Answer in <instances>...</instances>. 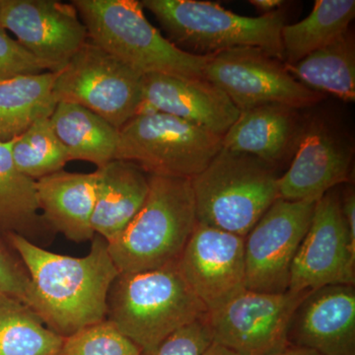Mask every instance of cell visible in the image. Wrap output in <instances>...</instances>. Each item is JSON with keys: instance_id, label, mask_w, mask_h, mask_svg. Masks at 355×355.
<instances>
[{"instance_id": "836d02e7", "label": "cell", "mask_w": 355, "mask_h": 355, "mask_svg": "<svg viewBox=\"0 0 355 355\" xmlns=\"http://www.w3.org/2000/svg\"><path fill=\"white\" fill-rule=\"evenodd\" d=\"M273 355H321L315 350L306 349V347H296V345H288L286 349L277 352Z\"/></svg>"}, {"instance_id": "83f0119b", "label": "cell", "mask_w": 355, "mask_h": 355, "mask_svg": "<svg viewBox=\"0 0 355 355\" xmlns=\"http://www.w3.org/2000/svg\"><path fill=\"white\" fill-rule=\"evenodd\" d=\"M58 355H141V349L105 319L65 338Z\"/></svg>"}, {"instance_id": "f546056e", "label": "cell", "mask_w": 355, "mask_h": 355, "mask_svg": "<svg viewBox=\"0 0 355 355\" xmlns=\"http://www.w3.org/2000/svg\"><path fill=\"white\" fill-rule=\"evenodd\" d=\"M44 72L46 67L0 27V83Z\"/></svg>"}, {"instance_id": "d6986e66", "label": "cell", "mask_w": 355, "mask_h": 355, "mask_svg": "<svg viewBox=\"0 0 355 355\" xmlns=\"http://www.w3.org/2000/svg\"><path fill=\"white\" fill-rule=\"evenodd\" d=\"M92 228L108 244L127 228L144 207L149 191V175L130 161L114 159L97 168Z\"/></svg>"}, {"instance_id": "d6a6232c", "label": "cell", "mask_w": 355, "mask_h": 355, "mask_svg": "<svg viewBox=\"0 0 355 355\" xmlns=\"http://www.w3.org/2000/svg\"><path fill=\"white\" fill-rule=\"evenodd\" d=\"M250 3L263 14L273 12L284 3L282 0H250Z\"/></svg>"}, {"instance_id": "8fae6325", "label": "cell", "mask_w": 355, "mask_h": 355, "mask_svg": "<svg viewBox=\"0 0 355 355\" xmlns=\"http://www.w3.org/2000/svg\"><path fill=\"white\" fill-rule=\"evenodd\" d=\"M314 202L277 198L245 237L246 289L288 291L291 266L310 227Z\"/></svg>"}, {"instance_id": "4fadbf2b", "label": "cell", "mask_w": 355, "mask_h": 355, "mask_svg": "<svg viewBox=\"0 0 355 355\" xmlns=\"http://www.w3.org/2000/svg\"><path fill=\"white\" fill-rule=\"evenodd\" d=\"M0 27L53 73L88 41L76 7L57 0H0Z\"/></svg>"}, {"instance_id": "4316f807", "label": "cell", "mask_w": 355, "mask_h": 355, "mask_svg": "<svg viewBox=\"0 0 355 355\" xmlns=\"http://www.w3.org/2000/svg\"><path fill=\"white\" fill-rule=\"evenodd\" d=\"M14 165L25 176L37 180L64 170L69 154L58 139L50 118L40 119L11 146Z\"/></svg>"}, {"instance_id": "5bb4252c", "label": "cell", "mask_w": 355, "mask_h": 355, "mask_svg": "<svg viewBox=\"0 0 355 355\" xmlns=\"http://www.w3.org/2000/svg\"><path fill=\"white\" fill-rule=\"evenodd\" d=\"M177 266L207 311L217 309L246 289L245 237L198 222Z\"/></svg>"}, {"instance_id": "603a6c76", "label": "cell", "mask_w": 355, "mask_h": 355, "mask_svg": "<svg viewBox=\"0 0 355 355\" xmlns=\"http://www.w3.org/2000/svg\"><path fill=\"white\" fill-rule=\"evenodd\" d=\"M284 67L306 87L330 93L345 102L355 100V42L350 29L300 62Z\"/></svg>"}, {"instance_id": "44dd1931", "label": "cell", "mask_w": 355, "mask_h": 355, "mask_svg": "<svg viewBox=\"0 0 355 355\" xmlns=\"http://www.w3.org/2000/svg\"><path fill=\"white\" fill-rule=\"evenodd\" d=\"M50 120L70 161H87L99 168L116 157L120 130L94 112L74 103L58 102Z\"/></svg>"}, {"instance_id": "5b68a950", "label": "cell", "mask_w": 355, "mask_h": 355, "mask_svg": "<svg viewBox=\"0 0 355 355\" xmlns=\"http://www.w3.org/2000/svg\"><path fill=\"white\" fill-rule=\"evenodd\" d=\"M140 3L155 16L167 39L187 53L211 55L252 46L284 60L282 30L286 14L280 9L246 17L210 1L142 0Z\"/></svg>"}, {"instance_id": "9a60e30c", "label": "cell", "mask_w": 355, "mask_h": 355, "mask_svg": "<svg viewBox=\"0 0 355 355\" xmlns=\"http://www.w3.org/2000/svg\"><path fill=\"white\" fill-rule=\"evenodd\" d=\"M354 146L342 132L321 119L303 128L295 155L279 179V198L314 202L336 186L352 182Z\"/></svg>"}, {"instance_id": "e575fe53", "label": "cell", "mask_w": 355, "mask_h": 355, "mask_svg": "<svg viewBox=\"0 0 355 355\" xmlns=\"http://www.w3.org/2000/svg\"><path fill=\"white\" fill-rule=\"evenodd\" d=\"M205 355H239L236 352H232L227 349V347H223V345H218L216 343H212L209 349L207 350Z\"/></svg>"}, {"instance_id": "7402d4cb", "label": "cell", "mask_w": 355, "mask_h": 355, "mask_svg": "<svg viewBox=\"0 0 355 355\" xmlns=\"http://www.w3.org/2000/svg\"><path fill=\"white\" fill-rule=\"evenodd\" d=\"M12 142H0V231L22 236L36 244L55 232L40 214L36 181L14 165Z\"/></svg>"}, {"instance_id": "e0dca14e", "label": "cell", "mask_w": 355, "mask_h": 355, "mask_svg": "<svg viewBox=\"0 0 355 355\" xmlns=\"http://www.w3.org/2000/svg\"><path fill=\"white\" fill-rule=\"evenodd\" d=\"M288 342L321 355H355V287L311 291L291 318Z\"/></svg>"}, {"instance_id": "484cf974", "label": "cell", "mask_w": 355, "mask_h": 355, "mask_svg": "<svg viewBox=\"0 0 355 355\" xmlns=\"http://www.w3.org/2000/svg\"><path fill=\"white\" fill-rule=\"evenodd\" d=\"M64 340L29 306L0 295V355H58Z\"/></svg>"}, {"instance_id": "4dcf8cb0", "label": "cell", "mask_w": 355, "mask_h": 355, "mask_svg": "<svg viewBox=\"0 0 355 355\" xmlns=\"http://www.w3.org/2000/svg\"><path fill=\"white\" fill-rule=\"evenodd\" d=\"M0 295L18 299L29 306L31 280L22 261L16 260L0 244Z\"/></svg>"}, {"instance_id": "52a82bcc", "label": "cell", "mask_w": 355, "mask_h": 355, "mask_svg": "<svg viewBox=\"0 0 355 355\" xmlns=\"http://www.w3.org/2000/svg\"><path fill=\"white\" fill-rule=\"evenodd\" d=\"M222 148V137L171 114L140 113L120 130L116 157L148 175L193 179Z\"/></svg>"}, {"instance_id": "8992f818", "label": "cell", "mask_w": 355, "mask_h": 355, "mask_svg": "<svg viewBox=\"0 0 355 355\" xmlns=\"http://www.w3.org/2000/svg\"><path fill=\"white\" fill-rule=\"evenodd\" d=\"M277 168L222 147L191 179L198 223L246 237L277 198Z\"/></svg>"}, {"instance_id": "30bf717a", "label": "cell", "mask_w": 355, "mask_h": 355, "mask_svg": "<svg viewBox=\"0 0 355 355\" xmlns=\"http://www.w3.org/2000/svg\"><path fill=\"white\" fill-rule=\"evenodd\" d=\"M311 291L270 293L245 289L205 320L214 343L239 355H273L286 349L294 312Z\"/></svg>"}, {"instance_id": "3957f363", "label": "cell", "mask_w": 355, "mask_h": 355, "mask_svg": "<svg viewBox=\"0 0 355 355\" xmlns=\"http://www.w3.org/2000/svg\"><path fill=\"white\" fill-rule=\"evenodd\" d=\"M207 312L175 263L148 272L120 273L110 288L107 319L146 352Z\"/></svg>"}, {"instance_id": "ac0fdd59", "label": "cell", "mask_w": 355, "mask_h": 355, "mask_svg": "<svg viewBox=\"0 0 355 355\" xmlns=\"http://www.w3.org/2000/svg\"><path fill=\"white\" fill-rule=\"evenodd\" d=\"M303 128L299 110L263 105L240 112L222 137V147L249 154L277 168L297 146Z\"/></svg>"}, {"instance_id": "7a4b0ae2", "label": "cell", "mask_w": 355, "mask_h": 355, "mask_svg": "<svg viewBox=\"0 0 355 355\" xmlns=\"http://www.w3.org/2000/svg\"><path fill=\"white\" fill-rule=\"evenodd\" d=\"M197 223L191 180L149 175L144 207L109 253L120 273L164 268L179 260Z\"/></svg>"}, {"instance_id": "cb8c5ba5", "label": "cell", "mask_w": 355, "mask_h": 355, "mask_svg": "<svg viewBox=\"0 0 355 355\" xmlns=\"http://www.w3.org/2000/svg\"><path fill=\"white\" fill-rule=\"evenodd\" d=\"M55 79L48 71L0 83V142L17 139L35 121L50 118L58 104Z\"/></svg>"}, {"instance_id": "277c9868", "label": "cell", "mask_w": 355, "mask_h": 355, "mask_svg": "<svg viewBox=\"0 0 355 355\" xmlns=\"http://www.w3.org/2000/svg\"><path fill=\"white\" fill-rule=\"evenodd\" d=\"M88 39L142 76L205 78L209 55L178 48L149 23L137 0H74Z\"/></svg>"}, {"instance_id": "1f68e13d", "label": "cell", "mask_w": 355, "mask_h": 355, "mask_svg": "<svg viewBox=\"0 0 355 355\" xmlns=\"http://www.w3.org/2000/svg\"><path fill=\"white\" fill-rule=\"evenodd\" d=\"M347 188L340 196V209L347 229L350 239L355 243V193L354 186L347 184Z\"/></svg>"}, {"instance_id": "f1b7e54d", "label": "cell", "mask_w": 355, "mask_h": 355, "mask_svg": "<svg viewBox=\"0 0 355 355\" xmlns=\"http://www.w3.org/2000/svg\"><path fill=\"white\" fill-rule=\"evenodd\" d=\"M214 343L205 316L173 331L141 355H205Z\"/></svg>"}, {"instance_id": "ffe728a7", "label": "cell", "mask_w": 355, "mask_h": 355, "mask_svg": "<svg viewBox=\"0 0 355 355\" xmlns=\"http://www.w3.org/2000/svg\"><path fill=\"white\" fill-rule=\"evenodd\" d=\"M37 197L44 222L70 241H92L95 174L62 170L36 181Z\"/></svg>"}, {"instance_id": "6da1fadb", "label": "cell", "mask_w": 355, "mask_h": 355, "mask_svg": "<svg viewBox=\"0 0 355 355\" xmlns=\"http://www.w3.org/2000/svg\"><path fill=\"white\" fill-rule=\"evenodd\" d=\"M8 239L31 280L29 307L49 329L65 338L107 319L110 288L120 272L104 238L95 234L83 258L51 253L17 234Z\"/></svg>"}, {"instance_id": "7c38bea8", "label": "cell", "mask_w": 355, "mask_h": 355, "mask_svg": "<svg viewBox=\"0 0 355 355\" xmlns=\"http://www.w3.org/2000/svg\"><path fill=\"white\" fill-rule=\"evenodd\" d=\"M355 284V243L331 190L317 200L310 227L291 266L288 291H314Z\"/></svg>"}, {"instance_id": "ba28073f", "label": "cell", "mask_w": 355, "mask_h": 355, "mask_svg": "<svg viewBox=\"0 0 355 355\" xmlns=\"http://www.w3.org/2000/svg\"><path fill=\"white\" fill-rule=\"evenodd\" d=\"M144 76L88 41L55 72L57 102L80 105L121 130L139 113Z\"/></svg>"}, {"instance_id": "9c48e42d", "label": "cell", "mask_w": 355, "mask_h": 355, "mask_svg": "<svg viewBox=\"0 0 355 355\" xmlns=\"http://www.w3.org/2000/svg\"><path fill=\"white\" fill-rule=\"evenodd\" d=\"M203 76L220 88L240 112L263 105L310 108L324 98L323 93L296 80L284 62L252 46L209 55Z\"/></svg>"}, {"instance_id": "d4e9b609", "label": "cell", "mask_w": 355, "mask_h": 355, "mask_svg": "<svg viewBox=\"0 0 355 355\" xmlns=\"http://www.w3.org/2000/svg\"><path fill=\"white\" fill-rule=\"evenodd\" d=\"M354 17V0H317L305 19L282 28L284 64H296L333 43L349 31Z\"/></svg>"}, {"instance_id": "2e32d148", "label": "cell", "mask_w": 355, "mask_h": 355, "mask_svg": "<svg viewBox=\"0 0 355 355\" xmlns=\"http://www.w3.org/2000/svg\"><path fill=\"white\" fill-rule=\"evenodd\" d=\"M140 113L171 114L223 137L240 111L220 88L205 78L151 73L142 79Z\"/></svg>"}]
</instances>
